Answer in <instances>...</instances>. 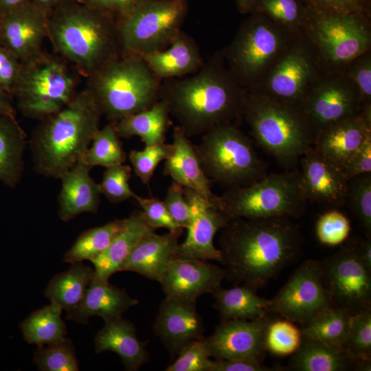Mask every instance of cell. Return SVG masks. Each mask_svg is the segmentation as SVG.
Returning a JSON list of instances; mask_svg holds the SVG:
<instances>
[{"label":"cell","instance_id":"cell-1","mask_svg":"<svg viewBox=\"0 0 371 371\" xmlns=\"http://www.w3.org/2000/svg\"><path fill=\"white\" fill-rule=\"evenodd\" d=\"M219 232L225 279L256 291L295 262L302 253V236L290 217L236 218Z\"/></svg>","mask_w":371,"mask_h":371},{"label":"cell","instance_id":"cell-2","mask_svg":"<svg viewBox=\"0 0 371 371\" xmlns=\"http://www.w3.org/2000/svg\"><path fill=\"white\" fill-rule=\"evenodd\" d=\"M164 80L160 100L188 137L243 117L247 89L232 75L221 52L194 74Z\"/></svg>","mask_w":371,"mask_h":371},{"label":"cell","instance_id":"cell-3","mask_svg":"<svg viewBox=\"0 0 371 371\" xmlns=\"http://www.w3.org/2000/svg\"><path fill=\"white\" fill-rule=\"evenodd\" d=\"M47 38L56 54L87 78L123 54L116 17L77 0L47 15Z\"/></svg>","mask_w":371,"mask_h":371},{"label":"cell","instance_id":"cell-4","mask_svg":"<svg viewBox=\"0 0 371 371\" xmlns=\"http://www.w3.org/2000/svg\"><path fill=\"white\" fill-rule=\"evenodd\" d=\"M102 113L91 91H77L55 114L41 120L30 140L34 168L60 179L81 158L99 128Z\"/></svg>","mask_w":371,"mask_h":371},{"label":"cell","instance_id":"cell-5","mask_svg":"<svg viewBox=\"0 0 371 371\" xmlns=\"http://www.w3.org/2000/svg\"><path fill=\"white\" fill-rule=\"evenodd\" d=\"M242 118L258 144L285 168L295 167L314 145L316 133L300 106L247 90Z\"/></svg>","mask_w":371,"mask_h":371},{"label":"cell","instance_id":"cell-6","mask_svg":"<svg viewBox=\"0 0 371 371\" xmlns=\"http://www.w3.org/2000/svg\"><path fill=\"white\" fill-rule=\"evenodd\" d=\"M161 80L139 56L122 54L87 78L102 115L115 123L160 100Z\"/></svg>","mask_w":371,"mask_h":371},{"label":"cell","instance_id":"cell-7","mask_svg":"<svg viewBox=\"0 0 371 371\" xmlns=\"http://www.w3.org/2000/svg\"><path fill=\"white\" fill-rule=\"evenodd\" d=\"M202 135L193 147L210 181L229 190L251 184L268 174L252 139L234 123L216 126Z\"/></svg>","mask_w":371,"mask_h":371},{"label":"cell","instance_id":"cell-8","mask_svg":"<svg viewBox=\"0 0 371 371\" xmlns=\"http://www.w3.org/2000/svg\"><path fill=\"white\" fill-rule=\"evenodd\" d=\"M21 63L12 96L23 115L44 120L65 106L77 93V77L56 54L42 50Z\"/></svg>","mask_w":371,"mask_h":371},{"label":"cell","instance_id":"cell-9","mask_svg":"<svg viewBox=\"0 0 371 371\" xmlns=\"http://www.w3.org/2000/svg\"><path fill=\"white\" fill-rule=\"evenodd\" d=\"M326 68L342 69L371 49L370 14L339 12L309 1L302 30Z\"/></svg>","mask_w":371,"mask_h":371},{"label":"cell","instance_id":"cell-10","mask_svg":"<svg viewBox=\"0 0 371 371\" xmlns=\"http://www.w3.org/2000/svg\"><path fill=\"white\" fill-rule=\"evenodd\" d=\"M307 200L300 181L298 170L268 173L246 186L225 190L218 196L217 206L229 221L302 216Z\"/></svg>","mask_w":371,"mask_h":371},{"label":"cell","instance_id":"cell-11","mask_svg":"<svg viewBox=\"0 0 371 371\" xmlns=\"http://www.w3.org/2000/svg\"><path fill=\"white\" fill-rule=\"evenodd\" d=\"M294 34L262 14L249 13L221 52L239 84L251 90L261 82Z\"/></svg>","mask_w":371,"mask_h":371},{"label":"cell","instance_id":"cell-12","mask_svg":"<svg viewBox=\"0 0 371 371\" xmlns=\"http://www.w3.org/2000/svg\"><path fill=\"white\" fill-rule=\"evenodd\" d=\"M187 0H144L117 19L124 54L142 57L167 48L181 31Z\"/></svg>","mask_w":371,"mask_h":371},{"label":"cell","instance_id":"cell-13","mask_svg":"<svg viewBox=\"0 0 371 371\" xmlns=\"http://www.w3.org/2000/svg\"><path fill=\"white\" fill-rule=\"evenodd\" d=\"M324 67L302 31L295 34L254 91L279 101L301 105Z\"/></svg>","mask_w":371,"mask_h":371},{"label":"cell","instance_id":"cell-14","mask_svg":"<svg viewBox=\"0 0 371 371\" xmlns=\"http://www.w3.org/2000/svg\"><path fill=\"white\" fill-rule=\"evenodd\" d=\"M322 265L331 306L348 309L352 315L371 308V270L351 240Z\"/></svg>","mask_w":371,"mask_h":371},{"label":"cell","instance_id":"cell-15","mask_svg":"<svg viewBox=\"0 0 371 371\" xmlns=\"http://www.w3.org/2000/svg\"><path fill=\"white\" fill-rule=\"evenodd\" d=\"M300 108L317 135L332 124L359 114L361 104L355 87L343 68L324 67Z\"/></svg>","mask_w":371,"mask_h":371},{"label":"cell","instance_id":"cell-16","mask_svg":"<svg viewBox=\"0 0 371 371\" xmlns=\"http://www.w3.org/2000/svg\"><path fill=\"white\" fill-rule=\"evenodd\" d=\"M328 306H331L328 292L323 282L322 262L307 260L269 300L267 311L304 326Z\"/></svg>","mask_w":371,"mask_h":371},{"label":"cell","instance_id":"cell-17","mask_svg":"<svg viewBox=\"0 0 371 371\" xmlns=\"http://www.w3.org/2000/svg\"><path fill=\"white\" fill-rule=\"evenodd\" d=\"M184 194L190 205L191 220L186 228L188 232L184 241L177 247L176 258L220 262L221 254L214 245V239L229 219L216 203L190 189L184 188Z\"/></svg>","mask_w":371,"mask_h":371},{"label":"cell","instance_id":"cell-18","mask_svg":"<svg viewBox=\"0 0 371 371\" xmlns=\"http://www.w3.org/2000/svg\"><path fill=\"white\" fill-rule=\"evenodd\" d=\"M271 318L221 321L212 335L205 337L210 357L214 359H257L267 352L265 331Z\"/></svg>","mask_w":371,"mask_h":371},{"label":"cell","instance_id":"cell-19","mask_svg":"<svg viewBox=\"0 0 371 371\" xmlns=\"http://www.w3.org/2000/svg\"><path fill=\"white\" fill-rule=\"evenodd\" d=\"M300 181L307 201L335 207L345 205L348 181L343 170L309 148L300 159Z\"/></svg>","mask_w":371,"mask_h":371},{"label":"cell","instance_id":"cell-20","mask_svg":"<svg viewBox=\"0 0 371 371\" xmlns=\"http://www.w3.org/2000/svg\"><path fill=\"white\" fill-rule=\"evenodd\" d=\"M223 268L205 260L176 258L168 266L161 281L166 296L196 302L199 297L212 293L221 286Z\"/></svg>","mask_w":371,"mask_h":371},{"label":"cell","instance_id":"cell-21","mask_svg":"<svg viewBox=\"0 0 371 371\" xmlns=\"http://www.w3.org/2000/svg\"><path fill=\"white\" fill-rule=\"evenodd\" d=\"M196 303L166 296L159 306L153 328L172 356L204 337L203 321Z\"/></svg>","mask_w":371,"mask_h":371},{"label":"cell","instance_id":"cell-22","mask_svg":"<svg viewBox=\"0 0 371 371\" xmlns=\"http://www.w3.org/2000/svg\"><path fill=\"white\" fill-rule=\"evenodd\" d=\"M47 37V15L32 2L1 16V44L21 62L37 54Z\"/></svg>","mask_w":371,"mask_h":371},{"label":"cell","instance_id":"cell-23","mask_svg":"<svg viewBox=\"0 0 371 371\" xmlns=\"http://www.w3.org/2000/svg\"><path fill=\"white\" fill-rule=\"evenodd\" d=\"M182 232H155L144 237L123 262L118 271H133L160 282L170 264L176 259Z\"/></svg>","mask_w":371,"mask_h":371},{"label":"cell","instance_id":"cell-24","mask_svg":"<svg viewBox=\"0 0 371 371\" xmlns=\"http://www.w3.org/2000/svg\"><path fill=\"white\" fill-rule=\"evenodd\" d=\"M171 145L172 151L165 159L164 175L184 188L193 190L217 204L218 196L210 188V181L200 165L193 144L179 126L173 130Z\"/></svg>","mask_w":371,"mask_h":371},{"label":"cell","instance_id":"cell-25","mask_svg":"<svg viewBox=\"0 0 371 371\" xmlns=\"http://www.w3.org/2000/svg\"><path fill=\"white\" fill-rule=\"evenodd\" d=\"M371 136V124L359 114L320 130L316 135L314 148L343 170L352 153Z\"/></svg>","mask_w":371,"mask_h":371},{"label":"cell","instance_id":"cell-26","mask_svg":"<svg viewBox=\"0 0 371 371\" xmlns=\"http://www.w3.org/2000/svg\"><path fill=\"white\" fill-rule=\"evenodd\" d=\"M92 168L78 161L63 174L58 194V215L63 221L82 213L95 214L100 201V184L89 175Z\"/></svg>","mask_w":371,"mask_h":371},{"label":"cell","instance_id":"cell-27","mask_svg":"<svg viewBox=\"0 0 371 371\" xmlns=\"http://www.w3.org/2000/svg\"><path fill=\"white\" fill-rule=\"evenodd\" d=\"M139 303L124 289L109 282V280L93 278L80 304L67 312L66 318L87 324L91 316L102 317L104 322L122 317L128 308Z\"/></svg>","mask_w":371,"mask_h":371},{"label":"cell","instance_id":"cell-28","mask_svg":"<svg viewBox=\"0 0 371 371\" xmlns=\"http://www.w3.org/2000/svg\"><path fill=\"white\" fill-rule=\"evenodd\" d=\"M94 342L97 354L106 351L117 353L126 370H137L149 361L146 342L137 337L135 324L122 317L105 322Z\"/></svg>","mask_w":371,"mask_h":371},{"label":"cell","instance_id":"cell-29","mask_svg":"<svg viewBox=\"0 0 371 371\" xmlns=\"http://www.w3.org/2000/svg\"><path fill=\"white\" fill-rule=\"evenodd\" d=\"M141 58L161 80L193 74L205 62L196 42L182 30L167 48Z\"/></svg>","mask_w":371,"mask_h":371},{"label":"cell","instance_id":"cell-30","mask_svg":"<svg viewBox=\"0 0 371 371\" xmlns=\"http://www.w3.org/2000/svg\"><path fill=\"white\" fill-rule=\"evenodd\" d=\"M146 221L142 210H136L126 218L121 233L97 258L90 262L94 266L93 278L109 280L119 268L138 243L146 236L155 232Z\"/></svg>","mask_w":371,"mask_h":371},{"label":"cell","instance_id":"cell-31","mask_svg":"<svg viewBox=\"0 0 371 371\" xmlns=\"http://www.w3.org/2000/svg\"><path fill=\"white\" fill-rule=\"evenodd\" d=\"M360 360L343 349L322 341L302 337L301 344L293 354L286 370L348 371L358 370Z\"/></svg>","mask_w":371,"mask_h":371},{"label":"cell","instance_id":"cell-32","mask_svg":"<svg viewBox=\"0 0 371 371\" xmlns=\"http://www.w3.org/2000/svg\"><path fill=\"white\" fill-rule=\"evenodd\" d=\"M27 135L16 117L0 115V181L14 188L21 181Z\"/></svg>","mask_w":371,"mask_h":371},{"label":"cell","instance_id":"cell-33","mask_svg":"<svg viewBox=\"0 0 371 371\" xmlns=\"http://www.w3.org/2000/svg\"><path fill=\"white\" fill-rule=\"evenodd\" d=\"M212 294L221 321L256 320L268 315L269 300L261 297L249 286L236 285L230 289L220 286Z\"/></svg>","mask_w":371,"mask_h":371},{"label":"cell","instance_id":"cell-34","mask_svg":"<svg viewBox=\"0 0 371 371\" xmlns=\"http://www.w3.org/2000/svg\"><path fill=\"white\" fill-rule=\"evenodd\" d=\"M169 111L161 100L151 107L126 116L114 123L120 137L137 136L146 146L165 142L169 124Z\"/></svg>","mask_w":371,"mask_h":371},{"label":"cell","instance_id":"cell-35","mask_svg":"<svg viewBox=\"0 0 371 371\" xmlns=\"http://www.w3.org/2000/svg\"><path fill=\"white\" fill-rule=\"evenodd\" d=\"M94 276V269L82 262L71 263L70 268L52 278L45 290L51 302L66 312L75 308L82 300Z\"/></svg>","mask_w":371,"mask_h":371},{"label":"cell","instance_id":"cell-36","mask_svg":"<svg viewBox=\"0 0 371 371\" xmlns=\"http://www.w3.org/2000/svg\"><path fill=\"white\" fill-rule=\"evenodd\" d=\"M62 311L58 305L51 302L32 312L19 324L24 339L38 346L64 340L67 329L61 317Z\"/></svg>","mask_w":371,"mask_h":371},{"label":"cell","instance_id":"cell-37","mask_svg":"<svg viewBox=\"0 0 371 371\" xmlns=\"http://www.w3.org/2000/svg\"><path fill=\"white\" fill-rule=\"evenodd\" d=\"M352 314L346 308L328 306L303 326V337L317 340L342 349Z\"/></svg>","mask_w":371,"mask_h":371},{"label":"cell","instance_id":"cell-38","mask_svg":"<svg viewBox=\"0 0 371 371\" xmlns=\"http://www.w3.org/2000/svg\"><path fill=\"white\" fill-rule=\"evenodd\" d=\"M126 218L82 232L63 256L65 262L92 260L100 255L124 228Z\"/></svg>","mask_w":371,"mask_h":371},{"label":"cell","instance_id":"cell-39","mask_svg":"<svg viewBox=\"0 0 371 371\" xmlns=\"http://www.w3.org/2000/svg\"><path fill=\"white\" fill-rule=\"evenodd\" d=\"M114 123L110 122L95 134L89 147L80 159L93 168L100 166L105 168L124 164L126 155L119 140Z\"/></svg>","mask_w":371,"mask_h":371},{"label":"cell","instance_id":"cell-40","mask_svg":"<svg viewBox=\"0 0 371 371\" xmlns=\"http://www.w3.org/2000/svg\"><path fill=\"white\" fill-rule=\"evenodd\" d=\"M307 3L302 0H251L249 13L262 14L297 34L303 29Z\"/></svg>","mask_w":371,"mask_h":371},{"label":"cell","instance_id":"cell-41","mask_svg":"<svg viewBox=\"0 0 371 371\" xmlns=\"http://www.w3.org/2000/svg\"><path fill=\"white\" fill-rule=\"evenodd\" d=\"M345 205L358 220L366 237L371 238V172L348 179Z\"/></svg>","mask_w":371,"mask_h":371},{"label":"cell","instance_id":"cell-42","mask_svg":"<svg viewBox=\"0 0 371 371\" xmlns=\"http://www.w3.org/2000/svg\"><path fill=\"white\" fill-rule=\"evenodd\" d=\"M33 362L41 371H78V361L70 339L38 346Z\"/></svg>","mask_w":371,"mask_h":371},{"label":"cell","instance_id":"cell-43","mask_svg":"<svg viewBox=\"0 0 371 371\" xmlns=\"http://www.w3.org/2000/svg\"><path fill=\"white\" fill-rule=\"evenodd\" d=\"M302 339V332L293 322L284 319H271L265 335L267 351L278 357L294 354Z\"/></svg>","mask_w":371,"mask_h":371},{"label":"cell","instance_id":"cell-44","mask_svg":"<svg viewBox=\"0 0 371 371\" xmlns=\"http://www.w3.org/2000/svg\"><path fill=\"white\" fill-rule=\"evenodd\" d=\"M343 350L358 360H371V308L353 314Z\"/></svg>","mask_w":371,"mask_h":371},{"label":"cell","instance_id":"cell-45","mask_svg":"<svg viewBox=\"0 0 371 371\" xmlns=\"http://www.w3.org/2000/svg\"><path fill=\"white\" fill-rule=\"evenodd\" d=\"M131 177V168L124 164L106 168L100 184L101 194L113 203L128 199H135V194L131 188L128 181Z\"/></svg>","mask_w":371,"mask_h":371},{"label":"cell","instance_id":"cell-46","mask_svg":"<svg viewBox=\"0 0 371 371\" xmlns=\"http://www.w3.org/2000/svg\"><path fill=\"white\" fill-rule=\"evenodd\" d=\"M172 151L171 144H159L146 146L143 150H133L128 158L136 175L144 183H148L157 166L165 160Z\"/></svg>","mask_w":371,"mask_h":371},{"label":"cell","instance_id":"cell-47","mask_svg":"<svg viewBox=\"0 0 371 371\" xmlns=\"http://www.w3.org/2000/svg\"><path fill=\"white\" fill-rule=\"evenodd\" d=\"M350 232V225L348 218L337 210L324 212L316 222V236L324 245H340L347 239Z\"/></svg>","mask_w":371,"mask_h":371},{"label":"cell","instance_id":"cell-48","mask_svg":"<svg viewBox=\"0 0 371 371\" xmlns=\"http://www.w3.org/2000/svg\"><path fill=\"white\" fill-rule=\"evenodd\" d=\"M343 69L358 92L361 110L371 109V49L352 60Z\"/></svg>","mask_w":371,"mask_h":371},{"label":"cell","instance_id":"cell-49","mask_svg":"<svg viewBox=\"0 0 371 371\" xmlns=\"http://www.w3.org/2000/svg\"><path fill=\"white\" fill-rule=\"evenodd\" d=\"M177 355L166 371H209L212 360L205 337L186 345Z\"/></svg>","mask_w":371,"mask_h":371},{"label":"cell","instance_id":"cell-50","mask_svg":"<svg viewBox=\"0 0 371 371\" xmlns=\"http://www.w3.org/2000/svg\"><path fill=\"white\" fill-rule=\"evenodd\" d=\"M148 221L155 229L164 227L170 232H181L180 227L173 220L163 201L157 198H144L136 195L135 199Z\"/></svg>","mask_w":371,"mask_h":371},{"label":"cell","instance_id":"cell-51","mask_svg":"<svg viewBox=\"0 0 371 371\" xmlns=\"http://www.w3.org/2000/svg\"><path fill=\"white\" fill-rule=\"evenodd\" d=\"M163 201L175 223L183 229L187 228L191 220V212L184 188L173 181Z\"/></svg>","mask_w":371,"mask_h":371},{"label":"cell","instance_id":"cell-52","mask_svg":"<svg viewBox=\"0 0 371 371\" xmlns=\"http://www.w3.org/2000/svg\"><path fill=\"white\" fill-rule=\"evenodd\" d=\"M21 65L22 63L18 56L0 43V84L11 96Z\"/></svg>","mask_w":371,"mask_h":371},{"label":"cell","instance_id":"cell-53","mask_svg":"<svg viewBox=\"0 0 371 371\" xmlns=\"http://www.w3.org/2000/svg\"><path fill=\"white\" fill-rule=\"evenodd\" d=\"M281 366L268 367L262 361L249 359L212 360L209 371H277L284 370ZM286 369V368H284Z\"/></svg>","mask_w":371,"mask_h":371},{"label":"cell","instance_id":"cell-54","mask_svg":"<svg viewBox=\"0 0 371 371\" xmlns=\"http://www.w3.org/2000/svg\"><path fill=\"white\" fill-rule=\"evenodd\" d=\"M342 170L348 179L360 174L371 172V136L367 137L352 153Z\"/></svg>","mask_w":371,"mask_h":371},{"label":"cell","instance_id":"cell-55","mask_svg":"<svg viewBox=\"0 0 371 371\" xmlns=\"http://www.w3.org/2000/svg\"><path fill=\"white\" fill-rule=\"evenodd\" d=\"M91 8L109 13L116 19L131 12L144 0H77Z\"/></svg>","mask_w":371,"mask_h":371},{"label":"cell","instance_id":"cell-56","mask_svg":"<svg viewBox=\"0 0 371 371\" xmlns=\"http://www.w3.org/2000/svg\"><path fill=\"white\" fill-rule=\"evenodd\" d=\"M322 8L339 12H357L370 14V0H311Z\"/></svg>","mask_w":371,"mask_h":371},{"label":"cell","instance_id":"cell-57","mask_svg":"<svg viewBox=\"0 0 371 371\" xmlns=\"http://www.w3.org/2000/svg\"><path fill=\"white\" fill-rule=\"evenodd\" d=\"M350 240L361 260L371 270V238L355 237Z\"/></svg>","mask_w":371,"mask_h":371},{"label":"cell","instance_id":"cell-58","mask_svg":"<svg viewBox=\"0 0 371 371\" xmlns=\"http://www.w3.org/2000/svg\"><path fill=\"white\" fill-rule=\"evenodd\" d=\"M13 98L0 84V115L16 117Z\"/></svg>","mask_w":371,"mask_h":371},{"label":"cell","instance_id":"cell-59","mask_svg":"<svg viewBox=\"0 0 371 371\" xmlns=\"http://www.w3.org/2000/svg\"><path fill=\"white\" fill-rule=\"evenodd\" d=\"M75 0H30L34 5L48 15L57 8Z\"/></svg>","mask_w":371,"mask_h":371},{"label":"cell","instance_id":"cell-60","mask_svg":"<svg viewBox=\"0 0 371 371\" xmlns=\"http://www.w3.org/2000/svg\"><path fill=\"white\" fill-rule=\"evenodd\" d=\"M30 0H0V16L27 3Z\"/></svg>","mask_w":371,"mask_h":371},{"label":"cell","instance_id":"cell-61","mask_svg":"<svg viewBox=\"0 0 371 371\" xmlns=\"http://www.w3.org/2000/svg\"><path fill=\"white\" fill-rule=\"evenodd\" d=\"M238 11L242 14H249L251 0H234Z\"/></svg>","mask_w":371,"mask_h":371},{"label":"cell","instance_id":"cell-62","mask_svg":"<svg viewBox=\"0 0 371 371\" xmlns=\"http://www.w3.org/2000/svg\"><path fill=\"white\" fill-rule=\"evenodd\" d=\"M1 17L0 16V43H1Z\"/></svg>","mask_w":371,"mask_h":371},{"label":"cell","instance_id":"cell-63","mask_svg":"<svg viewBox=\"0 0 371 371\" xmlns=\"http://www.w3.org/2000/svg\"><path fill=\"white\" fill-rule=\"evenodd\" d=\"M302 1H305V2H309V1H311V0H302Z\"/></svg>","mask_w":371,"mask_h":371}]
</instances>
